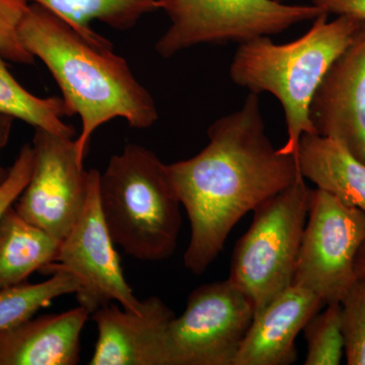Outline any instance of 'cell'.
<instances>
[{
    "mask_svg": "<svg viewBox=\"0 0 365 365\" xmlns=\"http://www.w3.org/2000/svg\"><path fill=\"white\" fill-rule=\"evenodd\" d=\"M364 21L345 16L329 21L323 13L292 42L276 44L260 37L237 46L230 66L232 83L257 95L271 93L282 106L287 139L280 153L297 155L302 134H317L309 119L314 93Z\"/></svg>",
    "mask_w": 365,
    "mask_h": 365,
    "instance_id": "3",
    "label": "cell"
},
{
    "mask_svg": "<svg viewBox=\"0 0 365 365\" xmlns=\"http://www.w3.org/2000/svg\"><path fill=\"white\" fill-rule=\"evenodd\" d=\"M208 144L188 160L167 165L168 176L188 215L191 237L185 267L201 275L222 251L232 228L259 204L300 174L297 155L274 148L259 95L215 120Z\"/></svg>",
    "mask_w": 365,
    "mask_h": 365,
    "instance_id": "1",
    "label": "cell"
},
{
    "mask_svg": "<svg viewBox=\"0 0 365 365\" xmlns=\"http://www.w3.org/2000/svg\"><path fill=\"white\" fill-rule=\"evenodd\" d=\"M28 7L23 0H0V53L9 61L31 66L36 58L26 49L19 34Z\"/></svg>",
    "mask_w": 365,
    "mask_h": 365,
    "instance_id": "22",
    "label": "cell"
},
{
    "mask_svg": "<svg viewBox=\"0 0 365 365\" xmlns=\"http://www.w3.org/2000/svg\"><path fill=\"white\" fill-rule=\"evenodd\" d=\"M364 242V211L314 189L292 284L325 304L340 302L356 280L355 259Z\"/></svg>",
    "mask_w": 365,
    "mask_h": 365,
    "instance_id": "7",
    "label": "cell"
},
{
    "mask_svg": "<svg viewBox=\"0 0 365 365\" xmlns=\"http://www.w3.org/2000/svg\"><path fill=\"white\" fill-rule=\"evenodd\" d=\"M34 165L32 145L25 144L21 148L14 165L9 168L6 181L0 185V217L18 200L31 179Z\"/></svg>",
    "mask_w": 365,
    "mask_h": 365,
    "instance_id": "23",
    "label": "cell"
},
{
    "mask_svg": "<svg viewBox=\"0 0 365 365\" xmlns=\"http://www.w3.org/2000/svg\"><path fill=\"white\" fill-rule=\"evenodd\" d=\"M170 21L155 43L168 59L200 45H241L284 32L323 14L312 4L278 0H158Z\"/></svg>",
    "mask_w": 365,
    "mask_h": 365,
    "instance_id": "6",
    "label": "cell"
},
{
    "mask_svg": "<svg viewBox=\"0 0 365 365\" xmlns=\"http://www.w3.org/2000/svg\"><path fill=\"white\" fill-rule=\"evenodd\" d=\"M255 313L252 299L230 278L197 287L170 323V365H234Z\"/></svg>",
    "mask_w": 365,
    "mask_h": 365,
    "instance_id": "8",
    "label": "cell"
},
{
    "mask_svg": "<svg viewBox=\"0 0 365 365\" xmlns=\"http://www.w3.org/2000/svg\"><path fill=\"white\" fill-rule=\"evenodd\" d=\"M309 119L317 134L338 141L365 165V21L327 71Z\"/></svg>",
    "mask_w": 365,
    "mask_h": 365,
    "instance_id": "11",
    "label": "cell"
},
{
    "mask_svg": "<svg viewBox=\"0 0 365 365\" xmlns=\"http://www.w3.org/2000/svg\"><path fill=\"white\" fill-rule=\"evenodd\" d=\"M306 365H338L344 356L340 302L326 304L304 328Z\"/></svg>",
    "mask_w": 365,
    "mask_h": 365,
    "instance_id": "20",
    "label": "cell"
},
{
    "mask_svg": "<svg viewBox=\"0 0 365 365\" xmlns=\"http://www.w3.org/2000/svg\"><path fill=\"white\" fill-rule=\"evenodd\" d=\"M61 242L19 215L11 205L0 217V289L28 281L53 263Z\"/></svg>",
    "mask_w": 365,
    "mask_h": 365,
    "instance_id": "16",
    "label": "cell"
},
{
    "mask_svg": "<svg viewBox=\"0 0 365 365\" xmlns=\"http://www.w3.org/2000/svg\"><path fill=\"white\" fill-rule=\"evenodd\" d=\"M19 34L26 49L45 64L58 85L67 117L81 118L76 146L81 162L93 132L111 120L123 118L135 129L150 128L158 121L155 98L113 47L91 44L36 4H29Z\"/></svg>",
    "mask_w": 365,
    "mask_h": 365,
    "instance_id": "2",
    "label": "cell"
},
{
    "mask_svg": "<svg viewBox=\"0 0 365 365\" xmlns=\"http://www.w3.org/2000/svg\"><path fill=\"white\" fill-rule=\"evenodd\" d=\"M355 273L357 277L365 278V242L359 249L355 259Z\"/></svg>",
    "mask_w": 365,
    "mask_h": 365,
    "instance_id": "26",
    "label": "cell"
},
{
    "mask_svg": "<svg viewBox=\"0 0 365 365\" xmlns=\"http://www.w3.org/2000/svg\"><path fill=\"white\" fill-rule=\"evenodd\" d=\"M176 314L160 297L141 300L139 312L118 304L93 313L98 340L90 365H170L169 328Z\"/></svg>",
    "mask_w": 365,
    "mask_h": 365,
    "instance_id": "12",
    "label": "cell"
},
{
    "mask_svg": "<svg viewBox=\"0 0 365 365\" xmlns=\"http://www.w3.org/2000/svg\"><path fill=\"white\" fill-rule=\"evenodd\" d=\"M340 306L346 361L365 365V278H356Z\"/></svg>",
    "mask_w": 365,
    "mask_h": 365,
    "instance_id": "21",
    "label": "cell"
},
{
    "mask_svg": "<svg viewBox=\"0 0 365 365\" xmlns=\"http://www.w3.org/2000/svg\"><path fill=\"white\" fill-rule=\"evenodd\" d=\"M30 181L14 207L26 222L62 242L76 225L88 194V172L76 139L35 129Z\"/></svg>",
    "mask_w": 365,
    "mask_h": 365,
    "instance_id": "9",
    "label": "cell"
},
{
    "mask_svg": "<svg viewBox=\"0 0 365 365\" xmlns=\"http://www.w3.org/2000/svg\"><path fill=\"white\" fill-rule=\"evenodd\" d=\"M81 306L61 314L31 318L0 332V365H76L90 317Z\"/></svg>",
    "mask_w": 365,
    "mask_h": 365,
    "instance_id": "14",
    "label": "cell"
},
{
    "mask_svg": "<svg viewBox=\"0 0 365 365\" xmlns=\"http://www.w3.org/2000/svg\"><path fill=\"white\" fill-rule=\"evenodd\" d=\"M0 53V114L21 120L35 129L73 138L76 129L63 121L67 117L62 98H40L14 78Z\"/></svg>",
    "mask_w": 365,
    "mask_h": 365,
    "instance_id": "18",
    "label": "cell"
},
{
    "mask_svg": "<svg viewBox=\"0 0 365 365\" xmlns=\"http://www.w3.org/2000/svg\"><path fill=\"white\" fill-rule=\"evenodd\" d=\"M297 160L304 179L365 213V165L342 144L319 134H302Z\"/></svg>",
    "mask_w": 365,
    "mask_h": 365,
    "instance_id": "15",
    "label": "cell"
},
{
    "mask_svg": "<svg viewBox=\"0 0 365 365\" xmlns=\"http://www.w3.org/2000/svg\"><path fill=\"white\" fill-rule=\"evenodd\" d=\"M100 205L113 242L132 258L163 261L176 251L182 204L153 151L130 143L110 158Z\"/></svg>",
    "mask_w": 365,
    "mask_h": 365,
    "instance_id": "4",
    "label": "cell"
},
{
    "mask_svg": "<svg viewBox=\"0 0 365 365\" xmlns=\"http://www.w3.org/2000/svg\"><path fill=\"white\" fill-rule=\"evenodd\" d=\"M326 307L311 290L292 284L255 314L234 365H289L297 359L295 339Z\"/></svg>",
    "mask_w": 365,
    "mask_h": 365,
    "instance_id": "13",
    "label": "cell"
},
{
    "mask_svg": "<svg viewBox=\"0 0 365 365\" xmlns=\"http://www.w3.org/2000/svg\"><path fill=\"white\" fill-rule=\"evenodd\" d=\"M322 13L365 21V0H309Z\"/></svg>",
    "mask_w": 365,
    "mask_h": 365,
    "instance_id": "24",
    "label": "cell"
},
{
    "mask_svg": "<svg viewBox=\"0 0 365 365\" xmlns=\"http://www.w3.org/2000/svg\"><path fill=\"white\" fill-rule=\"evenodd\" d=\"M100 178L98 170H88L85 208L49 265L76 276L81 284L76 299L91 314L112 302L126 311L139 312L141 300L137 299L125 279L119 255L101 210Z\"/></svg>",
    "mask_w": 365,
    "mask_h": 365,
    "instance_id": "10",
    "label": "cell"
},
{
    "mask_svg": "<svg viewBox=\"0 0 365 365\" xmlns=\"http://www.w3.org/2000/svg\"><path fill=\"white\" fill-rule=\"evenodd\" d=\"M313 189L299 174L254 209L252 225L235 244L230 279L258 314L292 287Z\"/></svg>",
    "mask_w": 365,
    "mask_h": 365,
    "instance_id": "5",
    "label": "cell"
},
{
    "mask_svg": "<svg viewBox=\"0 0 365 365\" xmlns=\"http://www.w3.org/2000/svg\"><path fill=\"white\" fill-rule=\"evenodd\" d=\"M41 272L49 274V279L40 283L26 281L0 289V332L33 318L41 309L50 306L53 300L63 295L76 294L81 290L76 276L68 271L48 265Z\"/></svg>",
    "mask_w": 365,
    "mask_h": 365,
    "instance_id": "19",
    "label": "cell"
},
{
    "mask_svg": "<svg viewBox=\"0 0 365 365\" xmlns=\"http://www.w3.org/2000/svg\"><path fill=\"white\" fill-rule=\"evenodd\" d=\"M14 118L0 114V185L2 184L9 174V168L2 165V153L6 150L11 139L13 130Z\"/></svg>",
    "mask_w": 365,
    "mask_h": 365,
    "instance_id": "25",
    "label": "cell"
},
{
    "mask_svg": "<svg viewBox=\"0 0 365 365\" xmlns=\"http://www.w3.org/2000/svg\"><path fill=\"white\" fill-rule=\"evenodd\" d=\"M51 11L91 44L113 47L91 28L98 21L115 30L127 31L146 14L160 11L158 0H23Z\"/></svg>",
    "mask_w": 365,
    "mask_h": 365,
    "instance_id": "17",
    "label": "cell"
}]
</instances>
